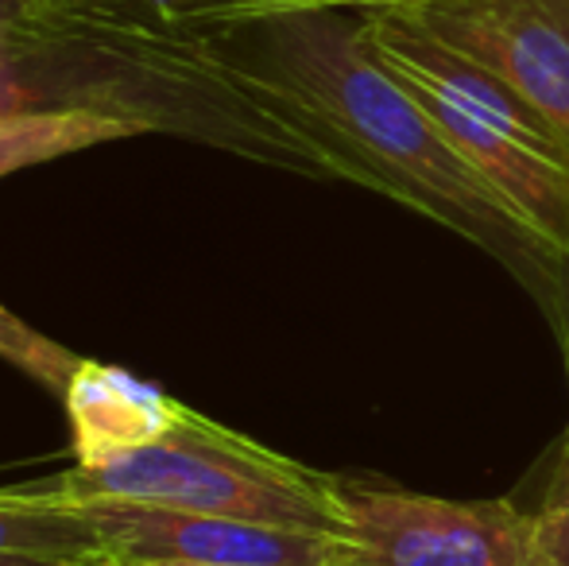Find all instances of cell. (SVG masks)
<instances>
[{"mask_svg": "<svg viewBox=\"0 0 569 566\" xmlns=\"http://www.w3.org/2000/svg\"><path fill=\"white\" fill-rule=\"evenodd\" d=\"M0 555L101 563L93 524L78 508L47 497L43 485L0 489Z\"/></svg>", "mask_w": 569, "mask_h": 566, "instance_id": "obj_9", "label": "cell"}, {"mask_svg": "<svg viewBox=\"0 0 569 566\" xmlns=\"http://www.w3.org/2000/svg\"><path fill=\"white\" fill-rule=\"evenodd\" d=\"M0 357L54 396L67 393L70 377H74L78 365H82V357H78L74 349L47 338V334L31 330V326L23 322V318H16L8 307H0Z\"/></svg>", "mask_w": 569, "mask_h": 566, "instance_id": "obj_10", "label": "cell"}, {"mask_svg": "<svg viewBox=\"0 0 569 566\" xmlns=\"http://www.w3.org/2000/svg\"><path fill=\"white\" fill-rule=\"evenodd\" d=\"M391 8L508 82L569 151V0H403Z\"/></svg>", "mask_w": 569, "mask_h": 566, "instance_id": "obj_5", "label": "cell"}, {"mask_svg": "<svg viewBox=\"0 0 569 566\" xmlns=\"http://www.w3.org/2000/svg\"><path fill=\"white\" fill-rule=\"evenodd\" d=\"M403 0H194L179 8L187 16H244V12H276V8H391Z\"/></svg>", "mask_w": 569, "mask_h": 566, "instance_id": "obj_12", "label": "cell"}, {"mask_svg": "<svg viewBox=\"0 0 569 566\" xmlns=\"http://www.w3.org/2000/svg\"><path fill=\"white\" fill-rule=\"evenodd\" d=\"M93 524L106 566H338V536L268 528L140 500L70 505Z\"/></svg>", "mask_w": 569, "mask_h": 566, "instance_id": "obj_6", "label": "cell"}, {"mask_svg": "<svg viewBox=\"0 0 569 566\" xmlns=\"http://www.w3.org/2000/svg\"><path fill=\"white\" fill-rule=\"evenodd\" d=\"M0 566H106V563H78V559H36V555H0Z\"/></svg>", "mask_w": 569, "mask_h": 566, "instance_id": "obj_13", "label": "cell"}, {"mask_svg": "<svg viewBox=\"0 0 569 566\" xmlns=\"http://www.w3.org/2000/svg\"><path fill=\"white\" fill-rule=\"evenodd\" d=\"M535 566H569V446L547 489V500L535 513Z\"/></svg>", "mask_w": 569, "mask_h": 566, "instance_id": "obj_11", "label": "cell"}, {"mask_svg": "<svg viewBox=\"0 0 569 566\" xmlns=\"http://www.w3.org/2000/svg\"><path fill=\"white\" fill-rule=\"evenodd\" d=\"M338 566H535V513L338 477Z\"/></svg>", "mask_w": 569, "mask_h": 566, "instance_id": "obj_4", "label": "cell"}, {"mask_svg": "<svg viewBox=\"0 0 569 566\" xmlns=\"http://www.w3.org/2000/svg\"><path fill=\"white\" fill-rule=\"evenodd\" d=\"M12 4H16V0H0V28H4L8 12H12Z\"/></svg>", "mask_w": 569, "mask_h": 566, "instance_id": "obj_15", "label": "cell"}, {"mask_svg": "<svg viewBox=\"0 0 569 566\" xmlns=\"http://www.w3.org/2000/svg\"><path fill=\"white\" fill-rule=\"evenodd\" d=\"M562 338H566V365H569V322H566V334H562ZM566 446H569V435H566Z\"/></svg>", "mask_w": 569, "mask_h": 566, "instance_id": "obj_16", "label": "cell"}, {"mask_svg": "<svg viewBox=\"0 0 569 566\" xmlns=\"http://www.w3.org/2000/svg\"><path fill=\"white\" fill-rule=\"evenodd\" d=\"M190 20L237 75L315 137L338 179L453 229L508 268L550 322H569V257L457 156L427 109L372 59L360 8H276Z\"/></svg>", "mask_w": 569, "mask_h": 566, "instance_id": "obj_1", "label": "cell"}, {"mask_svg": "<svg viewBox=\"0 0 569 566\" xmlns=\"http://www.w3.org/2000/svg\"><path fill=\"white\" fill-rule=\"evenodd\" d=\"M143 137L140 125L93 109H51V113L0 117V179L23 167L51 163L98 143Z\"/></svg>", "mask_w": 569, "mask_h": 566, "instance_id": "obj_8", "label": "cell"}, {"mask_svg": "<svg viewBox=\"0 0 569 566\" xmlns=\"http://www.w3.org/2000/svg\"><path fill=\"white\" fill-rule=\"evenodd\" d=\"M59 505L140 500L268 528L341 536L338 477L276 454L182 404L151 446L106 466H74L43 485Z\"/></svg>", "mask_w": 569, "mask_h": 566, "instance_id": "obj_3", "label": "cell"}, {"mask_svg": "<svg viewBox=\"0 0 569 566\" xmlns=\"http://www.w3.org/2000/svg\"><path fill=\"white\" fill-rule=\"evenodd\" d=\"M93 109L307 179L338 167L291 113L229 67L179 8L16 0L0 28V117Z\"/></svg>", "mask_w": 569, "mask_h": 566, "instance_id": "obj_2", "label": "cell"}, {"mask_svg": "<svg viewBox=\"0 0 569 566\" xmlns=\"http://www.w3.org/2000/svg\"><path fill=\"white\" fill-rule=\"evenodd\" d=\"M70 443L78 466H106L151 446L179 419L182 404L120 365L82 357L67 393Z\"/></svg>", "mask_w": 569, "mask_h": 566, "instance_id": "obj_7", "label": "cell"}, {"mask_svg": "<svg viewBox=\"0 0 569 566\" xmlns=\"http://www.w3.org/2000/svg\"><path fill=\"white\" fill-rule=\"evenodd\" d=\"M151 4H159V8H187V4H194V0H151Z\"/></svg>", "mask_w": 569, "mask_h": 566, "instance_id": "obj_14", "label": "cell"}]
</instances>
